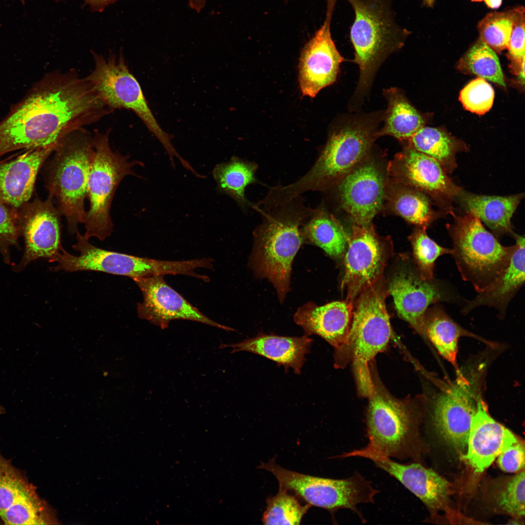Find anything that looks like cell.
Masks as SVG:
<instances>
[{"instance_id":"obj_1","label":"cell","mask_w":525,"mask_h":525,"mask_svg":"<svg viewBox=\"0 0 525 525\" xmlns=\"http://www.w3.org/2000/svg\"><path fill=\"white\" fill-rule=\"evenodd\" d=\"M95 98L74 73L55 71L35 83L0 122V158L10 152L56 145L93 123Z\"/></svg>"},{"instance_id":"obj_2","label":"cell","mask_w":525,"mask_h":525,"mask_svg":"<svg viewBox=\"0 0 525 525\" xmlns=\"http://www.w3.org/2000/svg\"><path fill=\"white\" fill-rule=\"evenodd\" d=\"M382 116L374 113L343 120L330 134L310 169L295 182L269 187L263 198L265 204L274 207L306 192H324L334 187L368 156L377 138V127Z\"/></svg>"},{"instance_id":"obj_3","label":"cell","mask_w":525,"mask_h":525,"mask_svg":"<svg viewBox=\"0 0 525 525\" xmlns=\"http://www.w3.org/2000/svg\"><path fill=\"white\" fill-rule=\"evenodd\" d=\"M252 208L262 220L254 231L253 266L272 283L282 302L288 291L293 259L305 242L302 226L314 209L301 195L269 209Z\"/></svg>"},{"instance_id":"obj_4","label":"cell","mask_w":525,"mask_h":525,"mask_svg":"<svg viewBox=\"0 0 525 525\" xmlns=\"http://www.w3.org/2000/svg\"><path fill=\"white\" fill-rule=\"evenodd\" d=\"M348 0L355 13L350 36L360 71L351 101L357 106L369 91L382 63L402 47L409 32L397 23L389 0Z\"/></svg>"},{"instance_id":"obj_5","label":"cell","mask_w":525,"mask_h":525,"mask_svg":"<svg viewBox=\"0 0 525 525\" xmlns=\"http://www.w3.org/2000/svg\"><path fill=\"white\" fill-rule=\"evenodd\" d=\"M383 278L364 290L353 304L351 327L346 347L335 356V366L350 359L360 395L368 397L372 387L370 365L384 351L393 335L385 298L389 295Z\"/></svg>"},{"instance_id":"obj_6","label":"cell","mask_w":525,"mask_h":525,"mask_svg":"<svg viewBox=\"0 0 525 525\" xmlns=\"http://www.w3.org/2000/svg\"><path fill=\"white\" fill-rule=\"evenodd\" d=\"M372 385L368 396L366 447L391 458L404 460L416 452L421 397L399 399L380 381L370 365Z\"/></svg>"},{"instance_id":"obj_7","label":"cell","mask_w":525,"mask_h":525,"mask_svg":"<svg viewBox=\"0 0 525 525\" xmlns=\"http://www.w3.org/2000/svg\"><path fill=\"white\" fill-rule=\"evenodd\" d=\"M46 169V187L57 209L66 220L68 230L76 233L84 223V202L94 153L92 136L81 128L65 137L57 144Z\"/></svg>"},{"instance_id":"obj_8","label":"cell","mask_w":525,"mask_h":525,"mask_svg":"<svg viewBox=\"0 0 525 525\" xmlns=\"http://www.w3.org/2000/svg\"><path fill=\"white\" fill-rule=\"evenodd\" d=\"M453 215L454 223L447 226L453 243L452 255L463 280L480 293L506 268L516 245H501L472 213Z\"/></svg>"},{"instance_id":"obj_9","label":"cell","mask_w":525,"mask_h":525,"mask_svg":"<svg viewBox=\"0 0 525 525\" xmlns=\"http://www.w3.org/2000/svg\"><path fill=\"white\" fill-rule=\"evenodd\" d=\"M94 153L87 184V197L89 202L84 221V236L89 240L95 237L104 241L109 237L113 225L110 210L116 190L122 180L128 175L137 176L132 170L136 165L143 164L138 161H129L111 148L108 132L97 130L92 136Z\"/></svg>"},{"instance_id":"obj_10","label":"cell","mask_w":525,"mask_h":525,"mask_svg":"<svg viewBox=\"0 0 525 525\" xmlns=\"http://www.w3.org/2000/svg\"><path fill=\"white\" fill-rule=\"evenodd\" d=\"M272 473L279 488L294 492L311 507L325 509L332 515L340 509H348L366 522L357 506L374 503L380 491L358 472L343 479L314 476L286 469L276 464L275 458L262 462L258 467Z\"/></svg>"},{"instance_id":"obj_11","label":"cell","mask_w":525,"mask_h":525,"mask_svg":"<svg viewBox=\"0 0 525 525\" xmlns=\"http://www.w3.org/2000/svg\"><path fill=\"white\" fill-rule=\"evenodd\" d=\"M93 70L86 79L100 99L112 111L125 108L133 111L160 142L170 158L178 155L172 143V136L160 127L152 113L138 81L130 72L122 53L107 58L92 52Z\"/></svg>"},{"instance_id":"obj_12","label":"cell","mask_w":525,"mask_h":525,"mask_svg":"<svg viewBox=\"0 0 525 525\" xmlns=\"http://www.w3.org/2000/svg\"><path fill=\"white\" fill-rule=\"evenodd\" d=\"M75 234L76 243L72 247L79 253V255L70 254L62 247L52 261L57 263L53 268L54 270L99 271L132 279L175 275L178 271L176 261L157 260L104 250L90 244L78 230Z\"/></svg>"},{"instance_id":"obj_13","label":"cell","mask_w":525,"mask_h":525,"mask_svg":"<svg viewBox=\"0 0 525 525\" xmlns=\"http://www.w3.org/2000/svg\"><path fill=\"white\" fill-rule=\"evenodd\" d=\"M388 256L386 244L377 235L372 224L352 227L348 238L341 283L342 289L347 291L346 300L354 303L364 290L383 278Z\"/></svg>"},{"instance_id":"obj_14","label":"cell","mask_w":525,"mask_h":525,"mask_svg":"<svg viewBox=\"0 0 525 525\" xmlns=\"http://www.w3.org/2000/svg\"><path fill=\"white\" fill-rule=\"evenodd\" d=\"M387 172L390 178L423 193L454 214L451 203L461 193L462 188L434 158L408 145L388 163Z\"/></svg>"},{"instance_id":"obj_15","label":"cell","mask_w":525,"mask_h":525,"mask_svg":"<svg viewBox=\"0 0 525 525\" xmlns=\"http://www.w3.org/2000/svg\"><path fill=\"white\" fill-rule=\"evenodd\" d=\"M456 380L436 397L432 403L433 425L442 439L464 455L470 426L478 397L471 382L462 373Z\"/></svg>"},{"instance_id":"obj_16","label":"cell","mask_w":525,"mask_h":525,"mask_svg":"<svg viewBox=\"0 0 525 525\" xmlns=\"http://www.w3.org/2000/svg\"><path fill=\"white\" fill-rule=\"evenodd\" d=\"M386 180L377 162L367 157L335 186L341 207L354 225L372 224L385 200Z\"/></svg>"},{"instance_id":"obj_17","label":"cell","mask_w":525,"mask_h":525,"mask_svg":"<svg viewBox=\"0 0 525 525\" xmlns=\"http://www.w3.org/2000/svg\"><path fill=\"white\" fill-rule=\"evenodd\" d=\"M49 195L45 200L35 198L18 209L20 233L25 249L23 258L16 268L18 271L39 258L52 262L62 247L60 243V216Z\"/></svg>"},{"instance_id":"obj_18","label":"cell","mask_w":525,"mask_h":525,"mask_svg":"<svg viewBox=\"0 0 525 525\" xmlns=\"http://www.w3.org/2000/svg\"><path fill=\"white\" fill-rule=\"evenodd\" d=\"M388 291L393 298L398 315L417 332L424 336V321L431 305L455 300V295L439 280L423 278L418 270H404L396 273Z\"/></svg>"},{"instance_id":"obj_19","label":"cell","mask_w":525,"mask_h":525,"mask_svg":"<svg viewBox=\"0 0 525 525\" xmlns=\"http://www.w3.org/2000/svg\"><path fill=\"white\" fill-rule=\"evenodd\" d=\"M163 276L158 275L133 279L140 290L143 300L137 305L140 318L162 329L175 319L196 321L218 328H230L216 322L202 313L170 287Z\"/></svg>"},{"instance_id":"obj_20","label":"cell","mask_w":525,"mask_h":525,"mask_svg":"<svg viewBox=\"0 0 525 525\" xmlns=\"http://www.w3.org/2000/svg\"><path fill=\"white\" fill-rule=\"evenodd\" d=\"M346 456L370 460L376 466L399 481L432 510L443 508L447 504L451 484L433 470L418 463H401L366 446L346 454Z\"/></svg>"},{"instance_id":"obj_21","label":"cell","mask_w":525,"mask_h":525,"mask_svg":"<svg viewBox=\"0 0 525 525\" xmlns=\"http://www.w3.org/2000/svg\"><path fill=\"white\" fill-rule=\"evenodd\" d=\"M331 18L324 24L304 47L298 66V82L303 96L315 97L334 83L344 58L338 51L330 31Z\"/></svg>"},{"instance_id":"obj_22","label":"cell","mask_w":525,"mask_h":525,"mask_svg":"<svg viewBox=\"0 0 525 525\" xmlns=\"http://www.w3.org/2000/svg\"><path fill=\"white\" fill-rule=\"evenodd\" d=\"M518 439L513 433L490 416L487 404L479 395L470 426L467 452L462 455L474 472H484Z\"/></svg>"},{"instance_id":"obj_23","label":"cell","mask_w":525,"mask_h":525,"mask_svg":"<svg viewBox=\"0 0 525 525\" xmlns=\"http://www.w3.org/2000/svg\"><path fill=\"white\" fill-rule=\"evenodd\" d=\"M353 303L345 300L318 306L308 302L299 307L294 320L307 335L320 336L335 348V356L346 346L351 327Z\"/></svg>"},{"instance_id":"obj_24","label":"cell","mask_w":525,"mask_h":525,"mask_svg":"<svg viewBox=\"0 0 525 525\" xmlns=\"http://www.w3.org/2000/svg\"><path fill=\"white\" fill-rule=\"evenodd\" d=\"M57 144L26 150L0 163V200L19 209L32 196L37 175Z\"/></svg>"},{"instance_id":"obj_25","label":"cell","mask_w":525,"mask_h":525,"mask_svg":"<svg viewBox=\"0 0 525 525\" xmlns=\"http://www.w3.org/2000/svg\"><path fill=\"white\" fill-rule=\"evenodd\" d=\"M513 236L516 247L508 266L483 291L466 301L462 314L486 306L496 309L501 316L505 315L509 302L525 282V238L515 233Z\"/></svg>"},{"instance_id":"obj_26","label":"cell","mask_w":525,"mask_h":525,"mask_svg":"<svg viewBox=\"0 0 525 525\" xmlns=\"http://www.w3.org/2000/svg\"><path fill=\"white\" fill-rule=\"evenodd\" d=\"M313 340L305 335L301 337H288L260 333L233 344H221V349L231 348V353L248 351L257 354L282 366L285 369L291 368L299 374L306 361Z\"/></svg>"},{"instance_id":"obj_27","label":"cell","mask_w":525,"mask_h":525,"mask_svg":"<svg viewBox=\"0 0 525 525\" xmlns=\"http://www.w3.org/2000/svg\"><path fill=\"white\" fill-rule=\"evenodd\" d=\"M467 212L476 215L496 236H513L511 219L524 193L485 195L463 192L460 194Z\"/></svg>"},{"instance_id":"obj_28","label":"cell","mask_w":525,"mask_h":525,"mask_svg":"<svg viewBox=\"0 0 525 525\" xmlns=\"http://www.w3.org/2000/svg\"><path fill=\"white\" fill-rule=\"evenodd\" d=\"M439 303L429 307L425 314L424 334L439 354L461 373L457 364L458 344L463 336H474L455 321Z\"/></svg>"},{"instance_id":"obj_29","label":"cell","mask_w":525,"mask_h":525,"mask_svg":"<svg viewBox=\"0 0 525 525\" xmlns=\"http://www.w3.org/2000/svg\"><path fill=\"white\" fill-rule=\"evenodd\" d=\"M387 108L383 116V127L377 130V138L390 136L400 141L408 140L424 126V120L410 103L402 91L397 88L384 90Z\"/></svg>"},{"instance_id":"obj_30","label":"cell","mask_w":525,"mask_h":525,"mask_svg":"<svg viewBox=\"0 0 525 525\" xmlns=\"http://www.w3.org/2000/svg\"><path fill=\"white\" fill-rule=\"evenodd\" d=\"M385 200L395 213L419 228H426L438 215L426 195L391 178L386 180Z\"/></svg>"},{"instance_id":"obj_31","label":"cell","mask_w":525,"mask_h":525,"mask_svg":"<svg viewBox=\"0 0 525 525\" xmlns=\"http://www.w3.org/2000/svg\"><path fill=\"white\" fill-rule=\"evenodd\" d=\"M258 168L255 162L236 157L217 164L213 169V176L218 192L232 198L242 210H247L253 203L245 197V189L250 184L259 182L256 177Z\"/></svg>"},{"instance_id":"obj_32","label":"cell","mask_w":525,"mask_h":525,"mask_svg":"<svg viewBox=\"0 0 525 525\" xmlns=\"http://www.w3.org/2000/svg\"><path fill=\"white\" fill-rule=\"evenodd\" d=\"M304 241L315 245L333 258L344 253L348 238L334 217L322 207L313 209L302 228Z\"/></svg>"},{"instance_id":"obj_33","label":"cell","mask_w":525,"mask_h":525,"mask_svg":"<svg viewBox=\"0 0 525 525\" xmlns=\"http://www.w3.org/2000/svg\"><path fill=\"white\" fill-rule=\"evenodd\" d=\"M407 141L408 146L437 160L447 173L455 169L456 155L465 148L446 132L431 127H422Z\"/></svg>"},{"instance_id":"obj_34","label":"cell","mask_w":525,"mask_h":525,"mask_svg":"<svg viewBox=\"0 0 525 525\" xmlns=\"http://www.w3.org/2000/svg\"><path fill=\"white\" fill-rule=\"evenodd\" d=\"M459 69L506 87L502 68L493 50L479 40L460 59Z\"/></svg>"},{"instance_id":"obj_35","label":"cell","mask_w":525,"mask_h":525,"mask_svg":"<svg viewBox=\"0 0 525 525\" xmlns=\"http://www.w3.org/2000/svg\"><path fill=\"white\" fill-rule=\"evenodd\" d=\"M262 519L264 525H299L311 506L302 505L295 496L279 488L278 493L267 498Z\"/></svg>"},{"instance_id":"obj_36","label":"cell","mask_w":525,"mask_h":525,"mask_svg":"<svg viewBox=\"0 0 525 525\" xmlns=\"http://www.w3.org/2000/svg\"><path fill=\"white\" fill-rule=\"evenodd\" d=\"M514 16L515 8L487 14L477 26L480 40L495 52L507 49Z\"/></svg>"},{"instance_id":"obj_37","label":"cell","mask_w":525,"mask_h":525,"mask_svg":"<svg viewBox=\"0 0 525 525\" xmlns=\"http://www.w3.org/2000/svg\"><path fill=\"white\" fill-rule=\"evenodd\" d=\"M426 228L416 229L409 237L417 269L425 279H434L435 262L440 256L452 255V249L443 247L429 237Z\"/></svg>"},{"instance_id":"obj_38","label":"cell","mask_w":525,"mask_h":525,"mask_svg":"<svg viewBox=\"0 0 525 525\" xmlns=\"http://www.w3.org/2000/svg\"><path fill=\"white\" fill-rule=\"evenodd\" d=\"M6 525L46 524L41 502L34 489L19 494L0 514Z\"/></svg>"},{"instance_id":"obj_39","label":"cell","mask_w":525,"mask_h":525,"mask_svg":"<svg viewBox=\"0 0 525 525\" xmlns=\"http://www.w3.org/2000/svg\"><path fill=\"white\" fill-rule=\"evenodd\" d=\"M33 489L0 452V514L21 493Z\"/></svg>"},{"instance_id":"obj_40","label":"cell","mask_w":525,"mask_h":525,"mask_svg":"<svg viewBox=\"0 0 525 525\" xmlns=\"http://www.w3.org/2000/svg\"><path fill=\"white\" fill-rule=\"evenodd\" d=\"M494 91L486 80L477 78L467 84L461 91L459 100L468 110L482 115L491 107Z\"/></svg>"},{"instance_id":"obj_41","label":"cell","mask_w":525,"mask_h":525,"mask_svg":"<svg viewBox=\"0 0 525 525\" xmlns=\"http://www.w3.org/2000/svg\"><path fill=\"white\" fill-rule=\"evenodd\" d=\"M497 502L501 508L514 517L525 515L524 470L514 476L499 492Z\"/></svg>"},{"instance_id":"obj_42","label":"cell","mask_w":525,"mask_h":525,"mask_svg":"<svg viewBox=\"0 0 525 525\" xmlns=\"http://www.w3.org/2000/svg\"><path fill=\"white\" fill-rule=\"evenodd\" d=\"M19 233L18 209L0 200V252L7 262L9 248L16 243Z\"/></svg>"},{"instance_id":"obj_43","label":"cell","mask_w":525,"mask_h":525,"mask_svg":"<svg viewBox=\"0 0 525 525\" xmlns=\"http://www.w3.org/2000/svg\"><path fill=\"white\" fill-rule=\"evenodd\" d=\"M507 49L509 58L515 66H519L525 60V9L523 7L515 8L514 23Z\"/></svg>"},{"instance_id":"obj_44","label":"cell","mask_w":525,"mask_h":525,"mask_svg":"<svg viewBox=\"0 0 525 525\" xmlns=\"http://www.w3.org/2000/svg\"><path fill=\"white\" fill-rule=\"evenodd\" d=\"M525 459L524 442L518 439L498 456L497 462L503 471L516 472L524 470Z\"/></svg>"},{"instance_id":"obj_45","label":"cell","mask_w":525,"mask_h":525,"mask_svg":"<svg viewBox=\"0 0 525 525\" xmlns=\"http://www.w3.org/2000/svg\"><path fill=\"white\" fill-rule=\"evenodd\" d=\"M117 0H85L91 9L94 11L102 12L105 8L110 4L114 3Z\"/></svg>"},{"instance_id":"obj_46","label":"cell","mask_w":525,"mask_h":525,"mask_svg":"<svg viewBox=\"0 0 525 525\" xmlns=\"http://www.w3.org/2000/svg\"><path fill=\"white\" fill-rule=\"evenodd\" d=\"M191 8L197 12H199L204 7L206 0H189Z\"/></svg>"},{"instance_id":"obj_47","label":"cell","mask_w":525,"mask_h":525,"mask_svg":"<svg viewBox=\"0 0 525 525\" xmlns=\"http://www.w3.org/2000/svg\"><path fill=\"white\" fill-rule=\"evenodd\" d=\"M487 6L491 9L499 8L502 3V0H484Z\"/></svg>"},{"instance_id":"obj_48","label":"cell","mask_w":525,"mask_h":525,"mask_svg":"<svg viewBox=\"0 0 525 525\" xmlns=\"http://www.w3.org/2000/svg\"><path fill=\"white\" fill-rule=\"evenodd\" d=\"M337 0H327V15H332Z\"/></svg>"},{"instance_id":"obj_49","label":"cell","mask_w":525,"mask_h":525,"mask_svg":"<svg viewBox=\"0 0 525 525\" xmlns=\"http://www.w3.org/2000/svg\"><path fill=\"white\" fill-rule=\"evenodd\" d=\"M435 0H423V3L429 7H431L434 4Z\"/></svg>"},{"instance_id":"obj_50","label":"cell","mask_w":525,"mask_h":525,"mask_svg":"<svg viewBox=\"0 0 525 525\" xmlns=\"http://www.w3.org/2000/svg\"><path fill=\"white\" fill-rule=\"evenodd\" d=\"M3 413H4V409L1 405H0V415Z\"/></svg>"},{"instance_id":"obj_51","label":"cell","mask_w":525,"mask_h":525,"mask_svg":"<svg viewBox=\"0 0 525 525\" xmlns=\"http://www.w3.org/2000/svg\"><path fill=\"white\" fill-rule=\"evenodd\" d=\"M471 0L472 1H475V2H479V1H483L484 0Z\"/></svg>"},{"instance_id":"obj_52","label":"cell","mask_w":525,"mask_h":525,"mask_svg":"<svg viewBox=\"0 0 525 525\" xmlns=\"http://www.w3.org/2000/svg\"><path fill=\"white\" fill-rule=\"evenodd\" d=\"M4 160V159H1L0 158V163H1L2 162H3Z\"/></svg>"},{"instance_id":"obj_53","label":"cell","mask_w":525,"mask_h":525,"mask_svg":"<svg viewBox=\"0 0 525 525\" xmlns=\"http://www.w3.org/2000/svg\"><path fill=\"white\" fill-rule=\"evenodd\" d=\"M20 0L22 1V3H24V0Z\"/></svg>"},{"instance_id":"obj_54","label":"cell","mask_w":525,"mask_h":525,"mask_svg":"<svg viewBox=\"0 0 525 525\" xmlns=\"http://www.w3.org/2000/svg\"><path fill=\"white\" fill-rule=\"evenodd\" d=\"M57 0V1H58V0Z\"/></svg>"}]
</instances>
